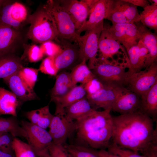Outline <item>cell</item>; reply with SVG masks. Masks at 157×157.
<instances>
[{
    "label": "cell",
    "instance_id": "obj_1",
    "mask_svg": "<svg viewBox=\"0 0 157 157\" xmlns=\"http://www.w3.org/2000/svg\"><path fill=\"white\" fill-rule=\"evenodd\" d=\"M113 143L145 155L157 148V128L154 120L140 111L112 117Z\"/></svg>",
    "mask_w": 157,
    "mask_h": 157
},
{
    "label": "cell",
    "instance_id": "obj_2",
    "mask_svg": "<svg viewBox=\"0 0 157 157\" xmlns=\"http://www.w3.org/2000/svg\"><path fill=\"white\" fill-rule=\"evenodd\" d=\"M110 111L95 110L75 121L77 126L76 132L78 144L95 149H107L113 133Z\"/></svg>",
    "mask_w": 157,
    "mask_h": 157
},
{
    "label": "cell",
    "instance_id": "obj_3",
    "mask_svg": "<svg viewBox=\"0 0 157 157\" xmlns=\"http://www.w3.org/2000/svg\"><path fill=\"white\" fill-rule=\"evenodd\" d=\"M29 24L27 36L34 44L56 41L58 38L54 21L43 5L39 6L31 14Z\"/></svg>",
    "mask_w": 157,
    "mask_h": 157
},
{
    "label": "cell",
    "instance_id": "obj_4",
    "mask_svg": "<svg viewBox=\"0 0 157 157\" xmlns=\"http://www.w3.org/2000/svg\"><path fill=\"white\" fill-rule=\"evenodd\" d=\"M128 65V61L120 63L99 57L91 71L104 85L112 88L124 87L128 75V71H126Z\"/></svg>",
    "mask_w": 157,
    "mask_h": 157
},
{
    "label": "cell",
    "instance_id": "obj_5",
    "mask_svg": "<svg viewBox=\"0 0 157 157\" xmlns=\"http://www.w3.org/2000/svg\"><path fill=\"white\" fill-rule=\"evenodd\" d=\"M32 14L29 7L21 1L3 0L0 5V25L18 29L29 24Z\"/></svg>",
    "mask_w": 157,
    "mask_h": 157
},
{
    "label": "cell",
    "instance_id": "obj_6",
    "mask_svg": "<svg viewBox=\"0 0 157 157\" xmlns=\"http://www.w3.org/2000/svg\"><path fill=\"white\" fill-rule=\"evenodd\" d=\"M43 6L54 21L58 33V38L77 43L78 35L76 33L74 24L58 0H48Z\"/></svg>",
    "mask_w": 157,
    "mask_h": 157
},
{
    "label": "cell",
    "instance_id": "obj_7",
    "mask_svg": "<svg viewBox=\"0 0 157 157\" xmlns=\"http://www.w3.org/2000/svg\"><path fill=\"white\" fill-rule=\"evenodd\" d=\"M104 21L95 27L85 31L83 35H78L76 42L79 48L80 62L89 60L88 67L92 69L97 60L99 41L104 28Z\"/></svg>",
    "mask_w": 157,
    "mask_h": 157
},
{
    "label": "cell",
    "instance_id": "obj_8",
    "mask_svg": "<svg viewBox=\"0 0 157 157\" xmlns=\"http://www.w3.org/2000/svg\"><path fill=\"white\" fill-rule=\"evenodd\" d=\"M28 28L18 29L0 25V56L15 54L18 51L23 49L28 39Z\"/></svg>",
    "mask_w": 157,
    "mask_h": 157
},
{
    "label": "cell",
    "instance_id": "obj_9",
    "mask_svg": "<svg viewBox=\"0 0 157 157\" xmlns=\"http://www.w3.org/2000/svg\"><path fill=\"white\" fill-rule=\"evenodd\" d=\"M125 85L128 89L140 97L157 82V63H154L143 70L133 72L128 71Z\"/></svg>",
    "mask_w": 157,
    "mask_h": 157
},
{
    "label": "cell",
    "instance_id": "obj_10",
    "mask_svg": "<svg viewBox=\"0 0 157 157\" xmlns=\"http://www.w3.org/2000/svg\"><path fill=\"white\" fill-rule=\"evenodd\" d=\"M49 133L54 144L63 145L67 139L76 131L77 124L75 121L67 117L65 111L55 113L49 127Z\"/></svg>",
    "mask_w": 157,
    "mask_h": 157
},
{
    "label": "cell",
    "instance_id": "obj_11",
    "mask_svg": "<svg viewBox=\"0 0 157 157\" xmlns=\"http://www.w3.org/2000/svg\"><path fill=\"white\" fill-rule=\"evenodd\" d=\"M106 19L112 24H134L140 21V14L132 4L124 0H112Z\"/></svg>",
    "mask_w": 157,
    "mask_h": 157
},
{
    "label": "cell",
    "instance_id": "obj_12",
    "mask_svg": "<svg viewBox=\"0 0 157 157\" xmlns=\"http://www.w3.org/2000/svg\"><path fill=\"white\" fill-rule=\"evenodd\" d=\"M75 26L76 32L82 26L89 15L96 0H59Z\"/></svg>",
    "mask_w": 157,
    "mask_h": 157
},
{
    "label": "cell",
    "instance_id": "obj_13",
    "mask_svg": "<svg viewBox=\"0 0 157 157\" xmlns=\"http://www.w3.org/2000/svg\"><path fill=\"white\" fill-rule=\"evenodd\" d=\"M20 124L27 133L28 144L37 156L52 142V138L46 129L25 120H21Z\"/></svg>",
    "mask_w": 157,
    "mask_h": 157
},
{
    "label": "cell",
    "instance_id": "obj_14",
    "mask_svg": "<svg viewBox=\"0 0 157 157\" xmlns=\"http://www.w3.org/2000/svg\"><path fill=\"white\" fill-rule=\"evenodd\" d=\"M60 47V52L54 57L55 66L59 71L73 67L80 62L77 43L58 38L56 41Z\"/></svg>",
    "mask_w": 157,
    "mask_h": 157
},
{
    "label": "cell",
    "instance_id": "obj_15",
    "mask_svg": "<svg viewBox=\"0 0 157 157\" xmlns=\"http://www.w3.org/2000/svg\"><path fill=\"white\" fill-rule=\"evenodd\" d=\"M140 97L124 87L117 88V93L111 111L120 115L133 113L140 110Z\"/></svg>",
    "mask_w": 157,
    "mask_h": 157
},
{
    "label": "cell",
    "instance_id": "obj_16",
    "mask_svg": "<svg viewBox=\"0 0 157 157\" xmlns=\"http://www.w3.org/2000/svg\"><path fill=\"white\" fill-rule=\"evenodd\" d=\"M111 36L126 50L136 44L140 40V34L135 23H113L106 26Z\"/></svg>",
    "mask_w": 157,
    "mask_h": 157
},
{
    "label": "cell",
    "instance_id": "obj_17",
    "mask_svg": "<svg viewBox=\"0 0 157 157\" xmlns=\"http://www.w3.org/2000/svg\"><path fill=\"white\" fill-rule=\"evenodd\" d=\"M117 93V88H112L103 85L95 93L87 94L86 97L93 109L101 108L104 110L111 111Z\"/></svg>",
    "mask_w": 157,
    "mask_h": 157
},
{
    "label": "cell",
    "instance_id": "obj_18",
    "mask_svg": "<svg viewBox=\"0 0 157 157\" xmlns=\"http://www.w3.org/2000/svg\"><path fill=\"white\" fill-rule=\"evenodd\" d=\"M3 80L17 99L22 101H26L37 99L33 88L24 82L18 72Z\"/></svg>",
    "mask_w": 157,
    "mask_h": 157
},
{
    "label": "cell",
    "instance_id": "obj_19",
    "mask_svg": "<svg viewBox=\"0 0 157 157\" xmlns=\"http://www.w3.org/2000/svg\"><path fill=\"white\" fill-rule=\"evenodd\" d=\"M112 0H96L92 8L88 19L76 32L80 35L82 32L86 31L97 26L106 19Z\"/></svg>",
    "mask_w": 157,
    "mask_h": 157
},
{
    "label": "cell",
    "instance_id": "obj_20",
    "mask_svg": "<svg viewBox=\"0 0 157 157\" xmlns=\"http://www.w3.org/2000/svg\"><path fill=\"white\" fill-rule=\"evenodd\" d=\"M135 23L138 29L140 40L143 42L148 51V53L145 63V68H146L157 61L156 33L152 32L140 21Z\"/></svg>",
    "mask_w": 157,
    "mask_h": 157
},
{
    "label": "cell",
    "instance_id": "obj_21",
    "mask_svg": "<svg viewBox=\"0 0 157 157\" xmlns=\"http://www.w3.org/2000/svg\"><path fill=\"white\" fill-rule=\"evenodd\" d=\"M126 51L128 59V70L135 72L145 68L148 52L140 40L136 44L126 50Z\"/></svg>",
    "mask_w": 157,
    "mask_h": 157
},
{
    "label": "cell",
    "instance_id": "obj_22",
    "mask_svg": "<svg viewBox=\"0 0 157 157\" xmlns=\"http://www.w3.org/2000/svg\"><path fill=\"white\" fill-rule=\"evenodd\" d=\"M122 49V45L111 36L104 24L99 41L98 51L100 53L99 58H112L113 56L118 53L119 50Z\"/></svg>",
    "mask_w": 157,
    "mask_h": 157
},
{
    "label": "cell",
    "instance_id": "obj_23",
    "mask_svg": "<svg viewBox=\"0 0 157 157\" xmlns=\"http://www.w3.org/2000/svg\"><path fill=\"white\" fill-rule=\"evenodd\" d=\"M140 111L146 114L154 121L157 120V82L145 93L140 97Z\"/></svg>",
    "mask_w": 157,
    "mask_h": 157
},
{
    "label": "cell",
    "instance_id": "obj_24",
    "mask_svg": "<svg viewBox=\"0 0 157 157\" xmlns=\"http://www.w3.org/2000/svg\"><path fill=\"white\" fill-rule=\"evenodd\" d=\"M24 67L23 60L15 54L0 56V78L3 79L10 76Z\"/></svg>",
    "mask_w": 157,
    "mask_h": 157
},
{
    "label": "cell",
    "instance_id": "obj_25",
    "mask_svg": "<svg viewBox=\"0 0 157 157\" xmlns=\"http://www.w3.org/2000/svg\"><path fill=\"white\" fill-rule=\"evenodd\" d=\"M87 93L82 84L76 85L65 95L51 99L56 104V111L65 110V108L77 101L86 97Z\"/></svg>",
    "mask_w": 157,
    "mask_h": 157
},
{
    "label": "cell",
    "instance_id": "obj_26",
    "mask_svg": "<svg viewBox=\"0 0 157 157\" xmlns=\"http://www.w3.org/2000/svg\"><path fill=\"white\" fill-rule=\"evenodd\" d=\"M65 110L68 119L76 121L89 115L95 110L92 108L85 97L66 107Z\"/></svg>",
    "mask_w": 157,
    "mask_h": 157
},
{
    "label": "cell",
    "instance_id": "obj_27",
    "mask_svg": "<svg viewBox=\"0 0 157 157\" xmlns=\"http://www.w3.org/2000/svg\"><path fill=\"white\" fill-rule=\"evenodd\" d=\"M76 85L73 83L70 73L61 72L56 76L55 84L51 90V99L65 95Z\"/></svg>",
    "mask_w": 157,
    "mask_h": 157
},
{
    "label": "cell",
    "instance_id": "obj_28",
    "mask_svg": "<svg viewBox=\"0 0 157 157\" xmlns=\"http://www.w3.org/2000/svg\"><path fill=\"white\" fill-rule=\"evenodd\" d=\"M18 104L16 96L11 92L0 88V115L17 116L16 109Z\"/></svg>",
    "mask_w": 157,
    "mask_h": 157
},
{
    "label": "cell",
    "instance_id": "obj_29",
    "mask_svg": "<svg viewBox=\"0 0 157 157\" xmlns=\"http://www.w3.org/2000/svg\"><path fill=\"white\" fill-rule=\"evenodd\" d=\"M72 81L75 85L80 83L84 85L95 77L92 72L86 64V61L83 60L72 69L70 73Z\"/></svg>",
    "mask_w": 157,
    "mask_h": 157
},
{
    "label": "cell",
    "instance_id": "obj_30",
    "mask_svg": "<svg viewBox=\"0 0 157 157\" xmlns=\"http://www.w3.org/2000/svg\"><path fill=\"white\" fill-rule=\"evenodd\" d=\"M140 14L141 23L147 28L157 32V6L153 4L145 7Z\"/></svg>",
    "mask_w": 157,
    "mask_h": 157
},
{
    "label": "cell",
    "instance_id": "obj_31",
    "mask_svg": "<svg viewBox=\"0 0 157 157\" xmlns=\"http://www.w3.org/2000/svg\"><path fill=\"white\" fill-rule=\"evenodd\" d=\"M63 145L71 157H98L97 150L90 147L77 144Z\"/></svg>",
    "mask_w": 157,
    "mask_h": 157
},
{
    "label": "cell",
    "instance_id": "obj_32",
    "mask_svg": "<svg viewBox=\"0 0 157 157\" xmlns=\"http://www.w3.org/2000/svg\"><path fill=\"white\" fill-rule=\"evenodd\" d=\"M23 49V53L20 57L22 60L26 59L30 62H36L42 59L44 55L40 47L35 44H26Z\"/></svg>",
    "mask_w": 157,
    "mask_h": 157
},
{
    "label": "cell",
    "instance_id": "obj_33",
    "mask_svg": "<svg viewBox=\"0 0 157 157\" xmlns=\"http://www.w3.org/2000/svg\"><path fill=\"white\" fill-rule=\"evenodd\" d=\"M12 148L15 157H37L36 155L28 144L17 138H14Z\"/></svg>",
    "mask_w": 157,
    "mask_h": 157
},
{
    "label": "cell",
    "instance_id": "obj_34",
    "mask_svg": "<svg viewBox=\"0 0 157 157\" xmlns=\"http://www.w3.org/2000/svg\"><path fill=\"white\" fill-rule=\"evenodd\" d=\"M39 69L24 67L18 72L21 78L29 86L33 88L38 78Z\"/></svg>",
    "mask_w": 157,
    "mask_h": 157
},
{
    "label": "cell",
    "instance_id": "obj_35",
    "mask_svg": "<svg viewBox=\"0 0 157 157\" xmlns=\"http://www.w3.org/2000/svg\"><path fill=\"white\" fill-rule=\"evenodd\" d=\"M38 69L41 72L51 76L56 75L59 71L55 65L54 57L48 56L44 59Z\"/></svg>",
    "mask_w": 157,
    "mask_h": 157
},
{
    "label": "cell",
    "instance_id": "obj_36",
    "mask_svg": "<svg viewBox=\"0 0 157 157\" xmlns=\"http://www.w3.org/2000/svg\"><path fill=\"white\" fill-rule=\"evenodd\" d=\"M107 149L108 151L121 157H146L130 149L120 147L113 143L110 144Z\"/></svg>",
    "mask_w": 157,
    "mask_h": 157
},
{
    "label": "cell",
    "instance_id": "obj_37",
    "mask_svg": "<svg viewBox=\"0 0 157 157\" xmlns=\"http://www.w3.org/2000/svg\"><path fill=\"white\" fill-rule=\"evenodd\" d=\"M41 109L40 116L36 125L46 129L49 127L54 115L50 113L49 105L41 108Z\"/></svg>",
    "mask_w": 157,
    "mask_h": 157
},
{
    "label": "cell",
    "instance_id": "obj_38",
    "mask_svg": "<svg viewBox=\"0 0 157 157\" xmlns=\"http://www.w3.org/2000/svg\"><path fill=\"white\" fill-rule=\"evenodd\" d=\"M40 47L44 55L48 56L54 57L61 50L60 46L52 41H48L42 44Z\"/></svg>",
    "mask_w": 157,
    "mask_h": 157
},
{
    "label": "cell",
    "instance_id": "obj_39",
    "mask_svg": "<svg viewBox=\"0 0 157 157\" xmlns=\"http://www.w3.org/2000/svg\"><path fill=\"white\" fill-rule=\"evenodd\" d=\"M47 149L51 157H71L64 145L56 144L52 142Z\"/></svg>",
    "mask_w": 157,
    "mask_h": 157
},
{
    "label": "cell",
    "instance_id": "obj_40",
    "mask_svg": "<svg viewBox=\"0 0 157 157\" xmlns=\"http://www.w3.org/2000/svg\"><path fill=\"white\" fill-rule=\"evenodd\" d=\"M83 85L87 94L94 93L103 86V84L95 77Z\"/></svg>",
    "mask_w": 157,
    "mask_h": 157
},
{
    "label": "cell",
    "instance_id": "obj_41",
    "mask_svg": "<svg viewBox=\"0 0 157 157\" xmlns=\"http://www.w3.org/2000/svg\"><path fill=\"white\" fill-rule=\"evenodd\" d=\"M41 108L26 112L25 115L31 123L36 124L40 117Z\"/></svg>",
    "mask_w": 157,
    "mask_h": 157
},
{
    "label": "cell",
    "instance_id": "obj_42",
    "mask_svg": "<svg viewBox=\"0 0 157 157\" xmlns=\"http://www.w3.org/2000/svg\"><path fill=\"white\" fill-rule=\"evenodd\" d=\"M136 6H140L143 8L150 5L149 1L147 0H124Z\"/></svg>",
    "mask_w": 157,
    "mask_h": 157
},
{
    "label": "cell",
    "instance_id": "obj_43",
    "mask_svg": "<svg viewBox=\"0 0 157 157\" xmlns=\"http://www.w3.org/2000/svg\"><path fill=\"white\" fill-rule=\"evenodd\" d=\"M97 154L98 157H121L108 150L103 149L97 151Z\"/></svg>",
    "mask_w": 157,
    "mask_h": 157
},
{
    "label": "cell",
    "instance_id": "obj_44",
    "mask_svg": "<svg viewBox=\"0 0 157 157\" xmlns=\"http://www.w3.org/2000/svg\"><path fill=\"white\" fill-rule=\"evenodd\" d=\"M37 156L38 157H51L48 152L47 149L39 153Z\"/></svg>",
    "mask_w": 157,
    "mask_h": 157
},
{
    "label": "cell",
    "instance_id": "obj_45",
    "mask_svg": "<svg viewBox=\"0 0 157 157\" xmlns=\"http://www.w3.org/2000/svg\"><path fill=\"white\" fill-rule=\"evenodd\" d=\"M145 156L146 157H157V149L150 151Z\"/></svg>",
    "mask_w": 157,
    "mask_h": 157
},
{
    "label": "cell",
    "instance_id": "obj_46",
    "mask_svg": "<svg viewBox=\"0 0 157 157\" xmlns=\"http://www.w3.org/2000/svg\"><path fill=\"white\" fill-rule=\"evenodd\" d=\"M0 157H15L14 154H10L0 150Z\"/></svg>",
    "mask_w": 157,
    "mask_h": 157
},
{
    "label": "cell",
    "instance_id": "obj_47",
    "mask_svg": "<svg viewBox=\"0 0 157 157\" xmlns=\"http://www.w3.org/2000/svg\"><path fill=\"white\" fill-rule=\"evenodd\" d=\"M153 4L157 6V0H151Z\"/></svg>",
    "mask_w": 157,
    "mask_h": 157
},
{
    "label": "cell",
    "instance_id": "obj_48",
    "mask_svg": "<svg viewBox=\"0 0 157 157\" xmlns=\"http://www.w3.org/2000/svg\"><path fill=\"white\" fill-rule=\"evenodd\" d=\"M3 132H0V137H1V135L2 133Z\"/></svg>",
    "mask_w": 157,
    "mask_h": 157
},
{
    "label": "cell",
    "instance_id": "obj_49",
    "mask_svg": "<svg viewBox=\"0 0 157 157\" xmlns=\"http://www.w3.org/2000/svg\"><path fill=\"white\" fill-rule=\"evenodd\" d=\"M3 1V0H0V5Z\"/></svg>",
    "mask_w": 157,
    "mask_h": 157
},
{
    "label": "cell",
    "instance_id": "obj_50",
    "mask_svg": "<svg viewBox=\"0 0 157 157\" xmlns=\"http://www.w3.org/2000/svg\"></svg>",
    "mask_w": 157,
    "mask_h": 157
}]
</instances>
